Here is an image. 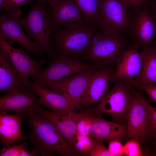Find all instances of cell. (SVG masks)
I'll list each match as a JSON object with an SVG mask.
<instances>
[{
    "mask_svg": "<svg viewBox=\"0 0 156 156\" xmlns=\"http://www.w3.org/2000/svg\"><path fill=\"white\" fill-rule=\"evenodd\" d=\"M23 122L30 131L28 137L37 155L53 156L56 152L64 156L80 155L68 144L54 124L41 113L34 112L27 114Z\"/></svg>",
    "mask_w": 156,
    "mask_h": 156,
    "instance_id": "6da1fadb",
    "label": "cell"
},
{
    "mask_svg": "<svg viewBox=\"0 0 156 156\" xmlns=\"http://www.w3.org/2000/svg\"><path fill=\"white\" fill-rule=\"evenodd\" d=\"M126 44L121 34L101 28L89 42L80 58L96 69L111 68L116 66Z\"/></svg>",
    "mask_w": 156,
    "mask_h": 156,
    "instance_id": "7a4b0ae2",
    "label": "cell"
},
{
    "mask_svg": "<svg viewBox=\"0 0 156 156\" xmlns=\"http://www.w3.org/2000/svg\"><path fill=\"white\" fill-rule=\"evenodd\" d=\"M101 29L88 21L71 27L52 28L50 41L55 56L65 55L78 60Z\"/></svg>",
    "mask_w": 156,
    "mask_h": 156,
    "instance_id": "3957f363",
    "label": "cell"
},
{
    "mask_svg": "<svg viewBox=\"0 0 156 156\" xmlns=\"http://www.w3.org/2000/svg\"><path fill=\"white\" fill-rule=\"evenodd\" d=\"M45 5L39 2L33 3L28 14L20 22L29 37L38 44L50 62L55 55L50 41L52 28Z\"/></svg>",
    "mask_w": 156,
    "mask_h": 156,
    "instance_id": "277c9868",
    "label": "cell"
},
{
    "mask_svg": "<svg viewBox=\"0 0 156 156\" xmlns=\"http://www.w3.org/2000/svg\"><path fill=\"white\" fill-rule=\"evenodd\" d=\"M96 69L88 64L65 55L55 56L48 66L31 75L34 82L44 88L82 71Z\"/></svg>",
    "mask_w": 156,
    "mask_h": 156,
    "instance_id": "5b68a950",
    "label": "cell"
},
{
    "mask_svg": "<svg viewBox=\"0 0 156 156\" xmlns=\"http://www.w3.org/2000/svg\"><path fill=\"white\" fill-rule=\"evenodd\" d=\"M110 91L94 108L100 114H105L112 118L113 121L119 123L125 120L132 97L131 86L125 80L113 82Z\"/></svg>",
    "mask_w": 156,
    "mask_h": 156,
    "instance_id": "8992f818",
    "label": "cell"
},
{
    "mask_svg": "<svg viewBox=\"0 0 156 156\" xmlns=\"http://www.w3.org/2000/svg\"><path fill=\"white\" fill-rule=\"evenodd\" d=\"M21 10L6 12L0 16V38L11 45L16 43L27 51L39 57L44 53L35 41L31 40L22 28L20 21Z\"/></svg>",
    "mask_w": 156,
    "mask_h": 156,
    "instance_id": "52a82bcc",
    "label": "cell"
},
{
    "mask_svg": "<svg viewBox=\"0 0 156 156\" xmlns=\"http://www.w3.org/2000/svg\"><path fill=\"white\" fill-rule=\"evenodd\" d=\"M129 29L133 45L142 49L153 45L156 36V23L146 5L134 8Z\"/></svg>",
    "mask_w": 156,
    "mask_h": 156,
    "instance_id": "ba28073f",
    "label": "cell"
},
{
    "mask_svg": "<svg viewBox=\"0 0 156 156\" xmlns=\"http://www.w3.org/2000/svg\"><path fill=\"white\" fill-rule=\"evenodd\" d=\"M132 97L127 113V136L140 143L145 140L148 133L149 115L147 108L141 95L131 86Z\"/></svg>",
    "mask_w": 156,
    "mask_h": 156,
    "instance_id": "9c48e42d",
    "label": "cell"
},
{
    "mask_svg": "<svg viewBox=\"0 0 156 156\" xmlns=\"http://www.w3.org/2000/svg\"><path fill=\"white\" fill-rule=\"evenodd\" d=\"M31 88L23 90L8 92L0 98V113L13 112L23 117L42 108L40 98Z\"/></svg>",
    "mask_w": 156,
    "mask_h": 156,
    "instance_id": "30bf717a",
    "label": "cell"
},
{
    "mask_svg": "<svg viewBox=\"0 0 156 156\" xmlns=\"http://www.w3.org/2000/svg\"><path fill=\"white\" fill-rule=\"evenodd\" d=\"M129 8L122 0H102L100 10L101 29L121 34L129 29Z\"/></svg>",
    "mask_w": 156,
    "mask_h": 156,
    "instance_id": "8fae6325",
    "label": "cell"
},
{
    "mask_svg": "<svg viewBox=\"0 0 156 156\" xmlns=\"http://www.w3.org/2000/svg\"><path fill=\"white\" fill-rule=\"evenodd\" d=\"M96 69L85 70L44 88L67 98L75 109L81 106V100L90 77Z\"/></svg>",
    "mask_w": 156,
    "mask_h": 156,
    "instance_id": "7c38bea8",
    "label": "cell"
},
{
    "mask_svg": "<svg viewBox=\"0 0 156 156\" xmlns=\"http://www.w3.org/2000/svg\"><path fill=\"white\" fill-rule=\"evenodd\" d=\"M0 50L6 55L18 73L25 86L29 87V76L40 70L46 63L42 58L38 61L32 59L23 48H15L0 38Z\"/></svg>",
    "mask_w": 156,
    "mask_h": 156,
    "instance_id": "4fadbf2b",
    "label": "cell"
},
{
    "mask_svg": "<svg viewBox=\"0 0 156 156\" xmlns=\"http://www.w3.org/2000/svg\"><path fill=\"white\" fill-rule=\"evenodd\" d=\"M47 9L53 29L71 27L88 21L72 0H58Z\"/></svg>",
    "mask_w": 156,
    "mask_h": 156,
    "instance_id": "5bb4252c",
    "label": "cell"
},
{
    "mask_svg": "<svg viewBox=\"0 0 156 156\" xmlns=\"http://www.w3.org/2000/svg\"><path fill=\"white\" fill-rule=\"evenodd\" d=\"M114 72L112 68H108L93 72L82 96L81 105H89L102 100L112 83Z\"/></svg>",
    "mask_w": 156,
    "mask_h": 156,
    "instance_id": "9a60e30c",
    "label": "cell"
},
{
    "mask_svg": "<svg viewBox=\"0 0 156 156\" xmlns=\"http://www.w3.org/2000/svg\"><path fill=\"white\" fill-rule=\"evenodd\" d=\"M142 63L141 53L137 47L133 44L126 49L116 66L112 83L117 79L127 81L135 79L140 72Z\"/></svg>",
    "mask_w": 156,
    "mask_h": 156,
    "instance_id": "2e32d148",
    "label": "cell"
},
{
    "mask_svg": "<svg viewBox=\"0 0 156 156\" xmlns=\"http://www.w3.org/2000/svg\"><path fill=\"white\" fill-rule=\"evenodd\" d=\"M71 111L51 112L42 108L38 112L54 124L68 144L75 151L74 142L77 133V128Z\"/></svg>",
    "mask_w": 156,
    "mask_h": 156,
    "instance_id": "e0dca14e",
    "label": "cell"
},
{
    "mask_svg": "<svg viewBox=\"0 0 156 156\" xmlns=\"http://www.w3.org/2000/svg\"><path fill=\"white\" fill-rule=\"evenodd\" d=\"M23 117L21 114L0 113V139L7 147L28 138L23 135L21 129Z\"/></svg>",
    "mask_w": 156,
    "mask_h": 156,
    "instance_id": "ac0fdd59",
    "label": "cell"
},
{
    "mask_svg": "<svg viewBox=\"0 0 156 156\" xmlns=\"http://www.w3.org/2000/svg\"><path fill=\"white\" fill-rule=\"evenodd\" d=\"M29 87L25 86L17 70L0 50V91L23 90Z\"/></svg>",
    "mask_w": 156,
    "mask_h": 156,
    "instance_id": "d6986e66",
    "label": "cell"
},
{
    "mask_svg": "<svg viewBox=\"0 0 156 156\" xmlns=\"http://www.w3.org/2000/svg\"><path fill=\"white\" fill-rule=\"evenodd\" d=\"M29 86L38 95L41 105L52 112L73 111L75 109L69 100L61 94L43 88L33 82H30Z\"/></svg>",
    "mask_w": 156,
    "mask_h": 156,
    "instance_id": "ffe728a7",
    "label": "cell"
},
{
    "mask_svg": "<svg viewBox=\"0 0 156 156\" xmlns=\"http://www.w3.org/2000/svg\"><path fill=\"white\" fill-rule=\"evenodd\" d=\"M89 136L107 141L114 139L120 140L127 136V127L100 118L95 121Z\"/></svg>",
    "mask_w": 156,
    "mask_h": 156,
    "instance_id": "44dd1931",
    "label": "cell"
},
{
    "mask_svg": "<svg viewBox=\"0 0 156 156\" xmlns=\"http://www.w3.org/2000/svg\"><path fill=\"white\" fill-rule=\"evenodd\" d=\"M142 63L140 72L134 79L140 83H156V47L153 45L143 48L141 52Z\"/></svg>",
    "mask_w": 156,
    "mask_h": 156,
    "instance_id": "7402d4cb",
    "label": "cell"
},
{
    "mask_svg": "<svg viewBox=\"0 0 156 156\" xmlns=\"http://www.w3.org/2000/svg\"><path fill=\"white\" fill-rule=\"evenodd\" d=\"M88 21L101 28L100 7L102 0H72Z\"/></svg>",
    "mask_w": 156,
    "mask_h": 156,
    "instance_id": "603a6c76",
    "label": "cell"
},
{
    "mask_svg": "<svg viewBox=\"0 0 156 156\" xmlns=\"http://www.w3.org/2000/svg\"><path fill=\"white\" fill-rule=\"evenodd\" d=\"M71 113L76 122L77 133L81 135H89L95 121L101 118V114L98 113L94 108L78 113L72 111Z\"/></svg>",
    "mask_w": 156,
    "mask_h": 156,
    "instance_id": "cb8c5ba5",
    "label": "cell"
},
{
    "mask_svg": "<svg viewBox=\"0 0 156 156\" xmlns=\"http://www.w3.org/2000/svg\"><path fill=\"white\" fill-rule=\"evenodd\" d=\"M94 145L93 137L77 133L74 142V149L80 155H90Z\"/></svg>",
    "mask_w": 156,
    "mask_h": 156,
    "instance_id": "d4e9b609",
    "label": "cell"
},
{
    "mask_svg": "<svg viewBox=\"0 0 156 156\" xmlns=\"http://www.w3.org/2000/svg\"><path fill=\"white\" fill-rule=\"evenodd\" d=\"M132 87L138 88L144 90L151 100L156 103V85L153 83H140L133 79L127 82Z\"/></svg>",
    "mask_w": 156,
    "mask_h": 156,
    "instance_id": "484cf974",
    "label": "cell"
},
{
    "mask_svg": "<svg viewBox=\"0 0 156 156\" xmlns=\"http://www.w3.org/2000/svg\"><path fill=\"white\" fill-rule=\"evenodd\" d=\"M124 146V155L127 156H142L145 155L140 148V143L133 139H130Z\"/></svg>",
    "mask_w": 156,
    "mask_h": 156,
    "instance_id": "4316f807",
    "label": "cell"
},
{
    "mask_svg": "<svg viewBox=\"0 0 156 156\" xmlns=\"http://www.w3.org/2000/svg\"><path fill=\"white\" fill-rule=\"evenodd\" d=\"M94 145L90 156H113L104 145V140L93 138Z\"/></svg>",
    "mask_w": 156,
    "mask_h": 156,
    "instance_id": "83f0119b",
    "label": "cell"
},
{
    "mask_svg": "<svg viewBox=\"0 0 156 156\" xmlns=\"http://www.w3.org/2000/svg\"><path fill=\"white\" fill-rule=\"evenodd\" d=\"M33 3L31 0H5L3 9L6 12H14L21 10L20 8L23 5Z\"/></svg>",
    "mask_w": 156,
    "mask_h": 156,
    "instance_id": "f1b7e54d",
    "label": "cell"
},
{
    "mask_svg": "<svg viewBox=\"0 0 156 156\" xmlns=\"http://www.w3.org/2000/svg\"><path fill=\"white\" fill-rule=\"evenodd\" d=\"M141 97L148 111L149 125L148 133H149L152 136L153 134L156 132V107L151 105L142 96H141Z\"/></svg>",
    "mask_w": 156,
    "mask_h": 156,
    "instance_id": "f546056e",
    "label": "cell"
},
{
    "mask_svg": "<svg viewBox=\"0 0 156 156\" xmlns=\"http://www.w3.org/2000/svg\"><path fill=\"white\" fill-rule=\"evenodd\" d=\"M27 144L25 143L17 145L13 144L7 148H4L1 149L0 156H18L19 153L23 149L28 148Z\"/></svg>",
    "mask_w": 156,
    "mask_h": 156,
    "instance_id": "4dcf8cb0",
    "label": "cell"
},
{
    "mask_svg": "<svg viewBox=\"0 0 156 156\" xmlns=\"http://www.w3.org/2000/svg\"><path fill=\"white\" fill-rule=\"evenodd\" d=\"M119 140L114 139L108 141V148L113 156H120L124 155V146Z\"/></svg>",
    "mask_w": 156,
    "mask_h": 156,
    "instance_id": "1f68e13d",
    "label": "cell"
},
{
    "mask_svg": "<svg viewBox=\"0 0 156 156\" xmlns=\"http://www.w3.org/2000/svg\"><path fill=\"white\" fill-rule=\"evenodd\" d=\"M129 8H138L150 2L151 0H122Z\"/></svg>",
    "mask_w": 156,
    "mask_h": 156,
    "instance_id": "d6a6232c",
    "label": "cell"
},
{
    "mask_svg": "<svg viewBox=\"0 0 156 156\" xmlns=\"http://www.w3.org/2000/svg\"><path fill=\"white\" fill-rule=\"evenodd\" d=\"M149 9L156 23V0H154L151 2L150 7Z\"/></svg>",
    "mask_w": 156,
    "mask_h": 156,
    "instance_id": "836d02e7",
    "label": "cell"
},
{
    "mask_svg": "<svg viewBox=\"0 0 156 156\" xmlns=\"http://www.w3.org/2000/svg\"><path fill=\"white\" fill-rule=\"evenodd\" d=\"M58 0H31V1H36L37 2L43 3L46 4H48V8L53 7Z\"/></svg>",
    "mask_w": 156,
    "mask_h": 156,
    "instance_id": "e575fe53",
    "label": "cell"
},
{
    "mask_svg": "<svg viewBox=\"0 0 156 156\" xmlns=\"http://www.w3.org/2000/svg\"><path fill=\"white\" fill-rule=\"evenodd\" d=\"M36 155H37L35 151L33 149H32L30 152L26 151L25 150V149H23L19 153L18 156H33Z\"/></svg>",
    "mask_w": 156,
    "mask_h": 156,
    "instance_id": "d590c367",
    "label": "cell"
},
{
    "mask_svg": "<svg viewBox=\"0 0 156 156\" xmlns=\"http://www.w3.org/2000/svg\"><path fill=\"white\" fill-rule=\"evenodd\" d=\"M5 0H0V10L1 11L3 9V6Z\"/></svg>",
    "mask_w": 156,
    "mask_h": 156,
    "instance_id": "8d00e7d4",
    "label": "cell"
},
{
    "mask_svg": "<svg viewBox=\"0 0 156 156\" xmlns=\"http://www.w3.org/2000/svg\"><path fill=\"white\" fill-rule=\"evenodd\" d=\"M152 136L156 140V132Z\"/></svg>",
    "mask_w": 156,
    "mask_h": 156,
    "instance_id": "74e56055",
    "label": "cell"
},
{
    "mask_svg": "<svg viewBox=\"0 0 156 156\" xmlns=\"http://www.w3.org/2000/svg\"><path fill=\"white\" fill-rule=\"evenodd\" d=\"M153 45L156 47V41H154L153 42Z\"/></svg>",
    "mask_w": 156,
    "mask_h": 156,
    "instance_id": "f35d334b",
    "label": "cell"
},
{
    "mask_svg": "<svg viewBox=\"0 0 156 156\" xmlns=\"http://www.w3.org/2000/svg\"><path fill=\"white\" fill-rule=\"evenodd\" d=\"M153 155H156V150L155 151V153H154Z\"/></svg>",
    "mask_w": 156,
    "mask_h": 156,
    "instance_id": "ab89813d",
    "label": "cell"
}]
</instances>
